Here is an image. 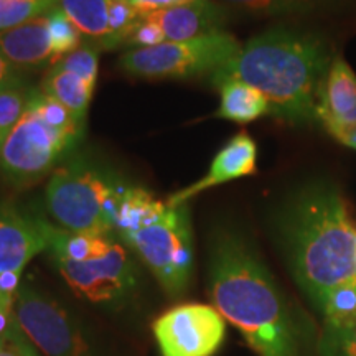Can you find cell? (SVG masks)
Returning a JSON list of instances; mask_svg holds the SVG:
<instances>
[{"mask_svg": "<svg viewBox=\"0 0 356 356\" xmlns=\"http://www.w3.org/2000/svg\"><path fill=\"white\" fill-rule=\"evenodd\" d=\"M275 228L293 279L318 310L333 289L356 280V226L330 181H309L289 195Z\"/></svg>", "mask_w": 356, "mask_h": 356, "instance_id": "1", "label": "cell"}, {"mask_svg": "<svg viewBox=\"0 0 356 356\" xmlns=\"http://www.w3.org/2000/svg\"><path fill=\"white\" fill-rule=\"evenodd\" d=\"M210 292L216 310L257 356H302V332L286 297L254 249L234 231L213 236Z\"/></svg>", "mask_w": 356, "mask_h": 356, "instance_id": "2", "label": "cell"}, {"mask_svg": "<svg viewBox=\"0 0 356 356\" xmlns=\"http://www.w3.org/2000/svg\"><path fill=\"white\" fill-rule=\"evenodd\" d=\"M333 58L314 35L273 29L251 38L234 58L213 73V86L239 79L267 97L270 115L297 126L318 122V92Z\"/></svg>", "mask_w": 356, "mask_h": 356, "instance_id": "3", "label": "cell"}, {"mask_svg": "<svg viewBox=\"0 0 356 356\" xmlns=\"http://www.w3.org/2000/svg\"><path fill=\"white\" fill-rule=\"evenodd\" d=\"M53 262L79 297L115 304L136 287V266L113 236L73 233L42 220Z\"/></svg>", "mask_w": 356, "mask_h": 356, "instance_id": "4", "label": "cell"}, {"mask_svg": "<svg viewBox=\"0 0 356 356\" xmlns=\"http://www.w3.org/2000/svg\"><path fill=\"white\" fill-rule=\"evenodd\" d=\"M124 186L99 168L71 163L51 173L44 197L48 211L60 228L111 236L114 208Z\"/></svg>", "mask_w": 356, "mask_h": 356, "instance_id": "5", "label": "cell"}, {"mask_svg": "<svg viewBox=\"0 0 356 356\" xmlns=\"http://www.w3.org/2000/svg\"><path fill=\"white\" fill-rule=\"evenodd\" d=\"M241 44L233 35L218 32L185 42H165L150 48H132L119 60L129 76L144 79H186L211 76Z\"/></svg>", "mask_w": 356, "mask_h": 356, "instance_id": "6", "label": "cell"}, {"mask_svg": "<svg viewBox=\"0 0 356 356\" xmlns=\"http://www.w3.org/2000/svg\"><path fill=\"white\" fill-rule=\"evenodd\" d=\"M121 239L152 270L167 293L177 297L186 291L193 270V238L186 204L167 207L157 220Z\"/></svg>", "mask_w": 356, "mask_h": 356, "instance_id": "7", "label": "cell"}, {"mask_svg": "<svg viewBox=\"0 0 356 356\" xmlns=\"http://www.w3.org/2000/svg\"><path fill=\"white\" fill-rule=\"evenodd\" d=\"M81 134L53 124L30 92L22 119L0 145V170L17 181H33L51 172Z\"/></svg>", "mask_w": 356, "mask_h": 356, "instance_id": "8", "label": "cell"}, {"mask_svg": "<svg viewBox=\"0 0 356 356\" xmlns=\"http://www.w3.org/2000/svg\"><path fill=\"white\" fill-rule=\"evenodd\" d=\"M22 333L47 356H92L68 312L32 287L20 286L13 302Z\"/></svg>", "mask_w": 356, "mask_h": 356, "instance_id": "9", "label": "cell"}, {"mask_svg": "<svg viewBox=\"0 0 356 356\" xmlns=\"http://www.w3.org/2000/svg\"><path fill=\"white\" fill-rule=\"evenodd\" d=\"M152 330L162 356H213L225 340L226 322L216 307L184 304L160 315Z\"/></svg>", "mask_w": 356, "mask_h": 356, "instance_id": "10", "label": "cell"}, {"mask_svg": "<svg viewBox=\"0 0 356 356\" xmlns=\"http://www.w3.org/2000/svg\"><path fill=\"white\" fill-rule=\"evenodd\" d=\"M257 172V145L254 139L248 132H239L231 137L216 157L213 159L210 170L198 181L191 184L186 188L178 190L167 200V207L175 208L186 204L197 195L213 186L228 184L238 178L254 175Z\"/></svg>", "mask_w": 356, "mask_h": 356, "instance_id": "11", "label": "cell"}, {"mask_svg": "<svg viewBox=\"0 0 356 356\" xmlns=\"http://www.w3.org/2000/svg\"><path fill=\"white\" fill-rule=\"evenodd\" d=\"M44 249L48 243L40 218L0 211V275H22L25 266Z\"/></svg>", "mask_w": 356, "mask_h": 356, "instance_id": "12", "label": "cell"}, {"mask_svg": "<svg viewBox=\"0 0 356 356\" xmlns=\"http://www.w3.org/2000/svg\"><path fill=\"white\" fill-rule=\"evenodd\" d=\"M145 17L162 29L167 42H185L204 35L225 32L222 26L228 20L225 8L213 0H193L190 3L163 8Z\"/></svg>", "mask_w": 356, "mask_h": 356, "instance_id": "13", "label": "cell"}, {"mask_svg": "<svg viewBox=\"0 0 356 356\" xmlns=\"http://www.w3.org/2000/svg\"><path fill=\"white\" fill-rule=\"evenodd\" d=\"M0 51L15 68H40L53 63L47 15L0 30Z\"/></svg>", "mask_w": 356, "mask_h": 356, "instance_id": "14", "label": "cell"}, {"mask_svg": "<svg viewBox=\"0 0 356 356\" xmlns=\"http://www.w3.org/2000/svg\"><path fill=\"white\" fill-rule=\"evenodd\" d=\"M356 108V74L341 58L328 68L318 92V122L325 129L337 126Z\"/></svg>", "mask_w": 356, "mask_h": 356, "instance_id": "15", "label": "cell"}, {"mask_svg": "<svg viewBox=\"0 0 356 356\" xmlns=\"http://www.w3.org/2000/svg\"><path fill=\"white\" fill-rule=\"evenodd\" d=\"M221 101L216 115L226 121L248 124L270 114L267 97L259 89L239 79H226L216 84Z\"/></svg>", "mask_w": 356, "mask_h": 356, "instance_id": "16", "label": "cell"}, {"mask_svg": "<svg viewBox=\"0 0 356 356\" xmlns=\"http://www.w3.org/2000/svg\"><path fill=\"white\" fill-rule=\"evenodd\" d=\"M167 210V203L159 202L150 191L140 186H124L114 208V231L119 238L149 225Z\"/></svg>", "mask_w": 356, "mask_h": 356, "instance_id": "17", "label": "cell"}, {"mask_svg": "<svg viewBox=\"0 0 356 356\" xmlns=\"http://www.w3.org/2000/svg\"><path fill=\"white\" fill-rule=\"evenodd\" d=\"M96 84L84 81L83 78L70 73L60 66L53 65L42 83V91L53 99L63 104L74 118L79 121H86L89 102L92 99Z\"/></svg>", "mask_w": 356, "mask_h": 356, "instance_id": "18", "label": "cell"}, {"mask_svg": "<svg viewBox=\"0 0 356 356\" xmlns=\"http://www.w3.org/2000/svg\"><path fill=\"white\" fill-rule=\"evenodd\" d=\"M60 8L84 37L99 44L108 35V0H58Z\"/></svg>", "mask_w": 356, "mask_h": 356, "instance_id": "19", "label": "cell"}, {"mask_svg": "<svg viewBox=\"0 0 356 356\" xmlns=\"http://www.w3.org/2000/svg\"><path fill=\"white\" fill-rule=\"evenodd\" d=\"M142 20V15L129 0H108V35L101 43L106 50L127 44L134 29Z\"/></svg>", "mask_w": 356, "mask_h": 356, "instance_id": "20", "label": "cell"}, {"mask_svg": "<svg viewBox=\"0 0 356 356\" xmlns=\"http://www.w3.org/2000/svg\"><path fill=\"white\" fill-rule=\"evenodd\" d=\"M320 356H356V317L325 322L318 338Z\"/></svg>", "mask_w": 356, "mask_h": 356, "instance_id": "21", "label": "cell"}, {"mask_svg": "<svg viewBox=\"0 0 356 356\" xmlns=\"http://www.w3.org/2000/svg\"><path fill=\"white\" fill-rule=\"evenodd\" d=\"M47 24L53 47L51 65H56L66 55L81 47V32L60 8H53L47 13Z\"/></svg>", "mask_w": 356, "mask_h": 356, "instance_id": "22", "label": "cell"}, {"mask_svg": "<svg viewBox=\"0 0 356 356\" xmlns=\"http://www.w3.org/2000/svg\"><path fill=\"white\" fill-rule=\"evenodd\" d=\"M32 89L25 84L0 88V145L24 115Z\"/></svg>", "mask_w": 356, "mask_h": 356, "instance_id": "23", "label": "cell"}, {"mask_svg": "<svg viewBox=\"0 0 356 356\" xmlns=\"http://www.w3.org/2000/svg\"><path fill=\"white\" fill-rule=\"evenodd\" d=\"M56 6L58 0H0V30L47 15Z\"/></svg>", "mask_w": 356, "mask_h": 356, "instance_id": "24", "label": "cell"}, {"mask_svg": "<svg viewBox=\"0 0 356 356\" xmlns=\"http://www.w3.org/2000/svg\"><path fill=\"white\" fill-rule=\"evenodd\" d=\"M320 312L325 322H341L356 317V280L333 289Z\"/></svg>", "mask_w": 356, "mask_h": 356, "instance_id": "25", "label": "cell"}, {"mask_svg": "<svg viewBox=\"0 0 356 356\" xmlns=\"http://www.w3.org/2000/svg\"><path fill=\"white\" fill-rule=\"evenodd\" d=\"M56 66L63 68L70 73L83 78L84 81L96 84L97 83V68H99V51L89 44H81L63 60H60Z\"/></svg>", "mask_w": 356, "mask_h": 356, "instance_id": "26", "label": "cell"}, {"mask_svg": "<svg viewBox=\"0 0 356 356\" xmlns=\"http://www.w3.org/2000/svg\"><path fill=\"white\" fill-rule=\"evenodd\" d=\"M231 6L259 15H284L309 7V0H226Z\"/></svg>", "mask_w": 356, "mask_h": 356, "instance_id": "27", "label": "cell"}, {"mask_svg": "<svg viewBox=\"0 0 356 356\" xmlns=\"http://www.w3.org/2000/svg\"><path fill=\"white\" fill-rule=\"evenodd\" d=\"M165 42L167 38L162 29L154 20H150L149 17H142V20L137 24L132 35L129 37L126 47L131 48V50L132 48H150Z\"/></svg>", "mask_w": 356, "mask_h": 356, "instance_id": "28", "label": "cell"}, {"mask_svg": "<svg viewBox=\"0 0 356 356\" xmlns=\"http://www.w3.org/2000/svg\"><path fill=\"white\" fill-rule=\"evenodd\" d=\"M13 302H15V296H10L0 289V343L22 333L15 318Z\"/></svg>", "mask_w": 356, "mask_h": 356, "instance_id": "29", "label": "cell"}, {"mask_svg": "<svg viewBox=\"0 0 356 356\" xmlns=\"http://www.w3.org/2000/svg\"><path fill=\"white\" fill-rule=\"evenodd\" d=\"M0 356H37L24 333L0 343Z\"/></svg>", "mask_w": 356, "mask_h": 356, "instance_id": "30", "label": "cell"}, {"mask_svg": "<svg viewBox=\"0 0 356 356\" xmlns=\"http://www.w3.org/2000/svg\"><path fill=\"white\" fill-rule=\"evenodd\" d=\"M15 84H24L19 74V70L0 51V88L15 86Z\"/></svg>", "mask_w": 356, "mask_h": 356, "instance_id": "31", "label": "cell"}, {"mask_svg": "<svg viewBox=\"0 0 356 356\" xmlns=\"http://www.w3.org/2000/svg\"><path fill=\"white\" fill-rule=\"evenodd\" d=\"M333 139H337L340 144H343L350 149L356 150V126H350V127H341V129H335V131L328 132Z\"/></svg>", "mask_w": 356, "mask_h": 356, "instance_id": "32", "label": "cell"}]
</instances>
